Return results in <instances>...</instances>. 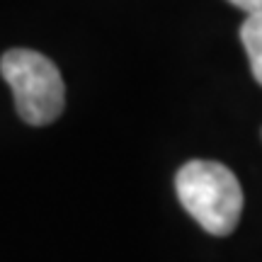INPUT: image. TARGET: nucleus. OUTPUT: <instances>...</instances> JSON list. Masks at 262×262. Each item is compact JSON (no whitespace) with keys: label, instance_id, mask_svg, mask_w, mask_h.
Listing matches in <instances>:
<instances>
[{"label":"nucleus","instance_id":"f257e3e1","mask_svg":"<svg viewBox=\"0 0 262 262\" xmlns=\"http://www.w3.org/2000/svg\"><path fill=\"white\" fill-rule=\"evenodd\" d=\"M182 209L211 235H228L243 214V187L231 168L214 160H189L175 175Z\"/></svg>","mask_w":262,"mask_h":262},{"label":"nucleus","instance_id":"20e7f679","mask_svg":"<svg viewBox=\"0 0 262 262\" xmlns=\"http://www.w3.org/2000/svg\"><path fill=\"white\" fill-rule=\"evenodd\" d=\"M231 5H235L238 10H243L245 15H262V0H228Z\"/></svg>","mask_w":262,"mask_h":262},{"label":"nucleus","instance_id":"f03ea898","mask_svg":"<svg viewBox=\"0 0 262 262\" xmlns=\"http://www.w3.org/2000/svg\"><path fill=\"white\" fill-rule=\"evenodd\" d=\"M0 75L15 95V110L25 124L47 126L61 117L66 85L49 56L32 49H10L0 56Z\"/></svg>","mask_w":262,"mask_h":262},{"label":"nucleus","instance_id":"7ed1b4c3","mask_svg":"<svg viewBox=\"0 0 262 262\" xmlns=\"http://www.w3.org/2000/svg\"><path fill=\"white\" fill-rule=\"evenodd\" d=\"M241 41L248 58L255 80L262 85V15H250L241 25Z\"/></svg>","mask_w":262,"mask_h":262}]
</instances>
